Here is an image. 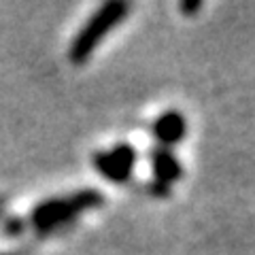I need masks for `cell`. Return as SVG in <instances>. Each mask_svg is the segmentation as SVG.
Listing matches in <instances>:
<instances>
[{
  "label": "cell",
  "mask_w": 255,
  "mask_h": 255,
  "mask_svg": "<svg viewBox=\"0 0 255 255\" xmlns=\"http://www.w3.org/2000/svg\"><path fill=\"white\" fill-rule=\"evenodd\" d=\"M0 255H19V253H15V251H13V253H0Z\"/></svg>",
  "instance_id": "9c48e42d"
},
{
  "label": "cell",
  "mask_w": 255,
  "mask_h": 255,
  "mask_svg": "<svg viewBox=\"0 0 255 255\" xmlns=\"http://www.w3.org/2000/svg\"><path fill=\"white\" fill-rule=\"evenodd\" d=\"M102 204H105V196L98 189L85 187V189H77L68 196L47 198V200L36 204L30 211V217L26 221L28 228L34 230L38 236H47L60 232L70 223H75L79 215L98 209Z\"/></svg>",
  "instance_id": "6da1fadb"
},
{
  "label": "cell",
  "mask_w": 255,
  "mask_h": 255,
  "mask_svg": "<svg viewBox=\"0 0 255 255\" xmlns=\"http://www.w3.org/2000/svg\"><path fill=\"white\" fill-rule=\"evenodd\" d=\"M130 9H132L130 2H126V0H109V2L98 6L92 13V17L85 21V26L73 38V43L68 47V60L77 64V66L85 64L92 58L94 49L98 47L102 38L128 17Z\"/></svg>",
  "instance_id": "7a4b0ae2"
},
{
  "label": "cell",
  "mask_w": 255,
  "mask_h": 255,
  "mask_svg": "<svg viewBox=\"0 0 255 255\" xmlns=\"http://www.w3.org/2000/svg\"><path fill=\"white\" fill-rule=\"evenodd\" d=\"M151 170H153V183L162 187H172V183H177L183 177V166L179 162V157L172 153V149L168 147H155L149 153Z\"/></svg>",
  "instance_id": "277c9868"
},
{
  "label": "cell",
  "mask_w": 255,
  "mask_h": 255,
  "mask_svg": "<svg viewBox=\"0 0 255 255\" xmlns=\"http://www.w3.org/2000/svg\"><path fill=\"white\" fill-rule=\"evenodd\" d=\"M28 230V221L26 217H6L0 226V234L9 236V238H17Z\"/></svg>",
  "instance_id": "8992f818"
},
{
  "label": "cell",
  "mask_w": 255,
  "mask_h": 255,
  "mask_svg": "<svg viewBox=\"0 0 255 255\" xmlns=\"http://www.w3.org/2000/svg\"><path fill=\"white\" fill-rule=\"evenodd\" d=\"M4 202H6V200H4L2 196H0V217H2V215H4Z\"/></svg>",
  "instance_id": "ba28073f"
},
{
  "label": "cell",
  "mask_w": 255,
  "mask_h": 255,
  "mask_svg": "<svg viewBox=\"0 0 255 255\" xmlns=\"http://www.w3.org/2000/svg\"><path fill=\"white\" fill-rule=\"evenodd\" d=\"M151 132H153L155 140L159 142V147H172L181 142L187 134V122L183 113L179 111H164L162 115L155 117V122L151 124Z\"/></svg>",
  "instance_id": "5b68a950"
},
{
  "label": "cell",
  "mask_w": 255,
  "mask_h": 255,
  "mask_svg": "<svg viewBox=\"0 0 255 255\" xmlns=\"http://www.w3.org/2000/svg\"><path fill=\"white\" fill-rule=\"evenodd\" d=\"M138 153L136 149L128 142H119V145L105 149V151H96L92 157L94 168L98 170L100 177H105L111 183H128L136 166Z\"/></svg>",
  "instance_id": "3957f363"
},
{
  "label": "cell",
  "mask_w": 255,
  "mask_h": 255,
  "mask_svg": "<svg viewBox=\"0 0 255 255\" xmlns=\"http://www.w3.org/2000/svg\"><path fill=\"white\" fill-rule=\"evenodd\" d=\"M179 9H181L183 13L191 15V13H196V11H200V9H202V2H200V0H191V2H181Z\"/></svg>",
  "instance_id": "52a82bcc"
}]
</instances>
